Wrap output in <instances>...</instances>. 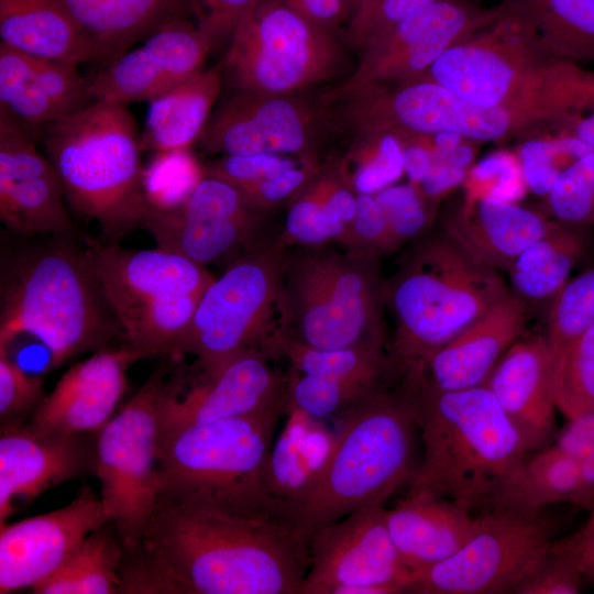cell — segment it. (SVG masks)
Masks as SVG:
<instances>
[{
  "instance_id": "1",
  "label": "cell",
  "mask_w": 594,
  "mask_h": 594,
  "mask_svg": "<svg viewBox=\"0 0 594 594\" xmlns=\"http://www.w3.org/2000/svg\"><path fill=\"white\" fill-rule=\"evenodd\" d=\"M308 538L288 519L158 494L141 547L124 553L119 593L299 594Z\"/></svg>"
},
{
  "instance_id": "2",
  "label": "cell",
  "mask_w": 594,
  "mask_h": 594,
  "mask_svg": "<svg viewBox=\"0 0 594 594\" xmlns=\"http://www.w3.org/2000/svg\"><path fill=\"white\" fill-rule=\"evenodd\" d=\"M1 243L0 349L21 333L40 340L56 369L111 346L122 327L78 232L16 234Z\"/></svg>"
},
{
  "instance_id": "3",
  "label": "cell",
  "mask_w": 594,
  "mask_h": 594,
  "mask_svg": "<svg viewBox=\"0 0 594 594\" xmlns=\"http://www.w3.org/2000/svg\"><path fill=\"white\" fill-rule=\"evenodd\" d=\"M415 398L425 453L408 492L441 496L470 512L504 509L529 453L490 389L442 391L416 371Z\"/></svg>"
},
{
  "instance_id": "4",
  "label": "cell",
  "mask_w": 594,
  "mask_h": 594,
  "mask_svg": "<svg viewBox=\"0 0 594 594\" xmlns=\"http://www.w3.org/2000/svg\"><path fill=\"white\" fill-rule=\"evenodd\" d=\"M498 9L491 25L448 48L424 77L476 105L536 113L559 128L592 108L594 72L552 54Z\"/></svg>"
},
{
  "instance_id": "5",
  "label": "cell",
  "mask_w": 594,
  "mask_h": 594,
  "mask_svg": "<svg viewBox=\"0 0 594 594\" xmlns=\"http://www.w3.org/2000/svg\"><path fill=\"white\" fill-rule=\"evenodd\" d=\"M512 294L498 270L441 229L414 240L382 283L394 321L389 355L397 373L425 371L435 351Z\"/></svg>"
},
{
  "instance_id": "6",
  "label": "cell",
  "mask_w": 594,
  "mask_h": 594,
  "mask_svg": "<svg viewBox=\"0 0 594 594\" xmlns=\"http://www.w3.org/2000/svg\"><path fill=\"white\" fill-rule=\"evenodd\" d=\"M338 430L330 457L310 490L287 512L309 540L318 528L361 507L386 502L413 466L417 425L415 374L395 389L385 386L336 417Z\"/></svg>"
},
{
  "instance_id": "7",
  "label": "cell",
  "mask_w": 594,
  "mask_h": 594,
  "mask_svg": "<svg viewBox=\"0 0 594 594\" xmlns=\"http://www.w3.org/2000/svg\"><path fill=\"white\" fill-rule=\"evenodd\" d=\"M140 135L127 105L101 100L41 128L67 205L99 224L103 243H119L147 213Z\"/></svg>"
},
{
  "instance_id": "8",
  "label": "cell",
  "mask_w": 594,
  "mask_h": 594,
  "mask_svg": "<svg viewBox=\"0 0 594 594\" xmlns=\"http://www.w3.org/2000/svg\"><path fill=\"white\" fill-rule=\"evenodd\" d=\"M283 414L276 408L191 424L162 438L160 494L241 515L288 519L267 476L272 438Z\"/></svg>"
},
{
  "instance_id": "9",
  "label": "cell",
  "mask_w": 594,
  "mask_h": 594,
  "mask_svg": "<svg viewBox=\"0 0 594 594\" xmlns=\"http://www.w3.org/2000/svg\"><path fill=\"white\" fill-rule=\"evenodd\" d=\"M382 283L375 255L328 244L285 249L278 343L385 349Z\"/></svg>"
},
{
  "instance_id": "10",
  "label": "cell",
  "mask_w": 594,
  "mask_h": 594,
  "mask_svg": "<svg viewBox=\"0 0 594 594\" xmlns=\"http://www.w3.org/2000/svg\"><path fill=\"white\" fill-rule=\"evenodd\" d=\"M285 249L278 237L267 235L228 264L200 297L168 358L195 356L202 376L249 350L275 359Z\"/></svg>"
},
{
  "instance_id": "11",
  "label": "cell",
  "mask_w": 594,
  "mask_h": 594,
  "mask_svg": "<svg viewBox=\"0 0 594 594\" xmlns=\"http://www.w3.org/2000/svg\"><path fill=\"white\" fill-rule=\"evenodd\" d=\"M142 387L97 433L95 475L124 553L140 549L160 494L158 436L177 359L165 356Z\"/></svg>"
},
{
  "instance_id": "12",
  "label": "cell",
  "mask_w": 594,
  "mask_h": 594,
  "mask_svg": "<svg viewBox=\"0 0 594 594\" xmlns=\"http://www.w3.org/2000/svg\"><path fill=\"white\" fill-rule=\"evenodd\" d=\"M341 59L330 31L282 0H257L220 62L237 91L293 95L332 77Z\"/></svg>"
},
{
  "instance_id": "13",
  "label": "cell",
  "mask_w": 594,
  "mask_h": 594,
  "mask_svg": "<svg viewBox=\"0 0 594 594\" xmlns=\"http://www.w3.org/2000/svg\"><path fill=\"white\" fill-rule=\"evenodd\" d=\"M345 116L360 133H451L474 142L503 141L551 125L536 113L476 105L425 77L362 86L348 98Z\"/></svg>"
},
{
  "instance_id": "14",
  "label": "cell",
  "mask_w": 594,
  "mask_h": 594,
  "mask_svg": "<svg viewBox=\"0 0 594 594\" xmlns=\"http://www.w3.org/2000/svg\"><path fill=\"white\" fill-rule=\"evenodd\" d=\"M481 516L479 530L455 553L411 572L409 593H512L548 554L553 525L541 512Z\"/></svg>"
},
{
  "instance_id": "15",
  "label": "cell",
  "mask_w": 594,
  "mask_h": 594,
  "mask_svg": "<svg viewBox=\"0 0 594 594\" xmlns=\"http://www.w3.org/2000/svg\"><path fill=\"white\" fill-rule=\"evenodd\" d=\"M85 240L123 342L154 328L190 297L201 296L215 279L205 266L157 246L130 250Z\"/></svg>"
},
{
  "instance_id": "16",
  "label": "cell",
  "mask_w": 594,
  "mask_h": 594,
  "mask_svg": "<svg viewBox=\"0 0 594 594\" xmlns=\"http://www.w3.org/2000/svg\"><path fill=\"white\" fill-rule=\"evenodd\" d=\"M498 13L497 4L485 8L472 0H436L414 11L362 47L358 67L332 97L369 84L422 78L448 48L491 25Z\"/></svg>"
},
{
  "instance_id": "17",
  "label": "cell",
  "mask_w": 594,
  "mask_h": 594,
  "mask_svg": "<svg viewBox=\"0 0 594 594\" xmlns=\"http://www.w3.org/2000/svg\"><path fill=\"white\" fill-rule=\"evenodd\" d=\"M265 213L234 185L206 175L178 207L147 211L142 227L153 235L157 248L205 267L228 265L270 235Z\"/></svg>"
},
{
  "instance_id": "18",
  "label": "cell",
  "mask_w": 594,
  "mask_h": 594,
  "mask_svg": "<svg viewBox=\"0 0 594 594\" xmlns=\"http://www.w3.org/2000/svg\"><path fill=\"white\" fill-rule=\"evenodd\" d=\"M385 502L372 503L316 529L308 540L310 566L299 594H345L354 586L409 593L411 572L389 535Z\"/></svg>"
},
{
  "instance_id": "19",
  "label": "cell",
  "mask_w": 594,
  "mask_h": 594,
  "mask_svg": "<svg viewBox=\"0 0 594 594\" xmlns=\"http://www.w3.org/2000/svg\"><path fill=\"white\" fill-rule=\"evenodd\" d=\"M272 358L249 350L227 362L216 374L189 388L178 370L175 385L161 410L158 441L191 424L254 415L287 406V381L270 364Z\"/></svg>"
},
{
  "instance_id": "20",
  "label": "cell",
  "mask_w": 594,
  "mask_h": 594,
  "mask_svg": "<svg viewBox=\"0 0 594 594\" xmlns=\"http://www.w3.org/2000/svg\"><path fill=\"white\" fill-rule=\"evenodd\" d=\"M110 518L100 495L82 487L55 510L0 525V594L33 587L69 560Z\"/></svg>"
},
{
  "instance_id": "21",
  "label": "cell",
  "mask_w": 594,
  "mask_h": 594,
  "mask_svg": "<svg viewBox=\"0 0 594 594\" xmlns=\"http://www.w3.org/2000/svg\"><path fill=\"white\" fill-rule=\"evenodd\" d=\"M31 128L0 107V220L16 234L77 232L56 170Z\"/></svg>"
},
{
  "instance_id": "22",
  "label": "cell",
  "mask_w": 594,
  "mask_h": 594,
  "mask_svg": "<svg viewBox=\"0 0 594 594\" xmlns=\"http://www.w3.org/2000/svg\"><path fill=\"white\" fill-rule=\"evenodd\" d=\"M316 114L293 95L237 91L210 116L197 143L223 155L314 157Z\"/></svg>"
},
{
  "instance_id": "23",
  "label": "cell",
  "mask_w": 594,
  "mask_h": 594,
  "mask_svg": "<svg viewBox=\"0 0 594 594\" xmlns=\"http://www.w3.org/2000/svg\"><path fill=\"white\" fill-rule=\"evenodd\" d=\"M89 77L95 100L128 105L154 97L204 69L213 48L189 19L172 21Z\"/></svg>"
},
{
  "instance_id": "24",
  "label": "cell",
  "mask_w": 594,
  "mask_h": 594,
  "mask_svg": "<svg viewBox=\"0 0 594 594\" xmlns=\"http://www.w3.org/2000/svg\"><path fill=\"white\" fill-rule=\"evenodd\" d=\"M142 360L129 345L108 346L72 365L24 426L51 436L98 433L127 389V371Z\"/></svg>"
},
{
  "instance_id": "25",
  "label": "cell",
  "mask_w": 594,
  "mask_h": 594,
  "mask_svg": "<svg viewBox=\"0 0 594 594\" xmlns=\"http://www.w3.org/2000/svg\"><path fill=\"white\" fill-rule=\"evenodd\" d=\"M0 431V525L18 510V501L95 474L97 433L38 435L24 426Z\"/></svg>"
},
{
  "instance_id": "26",
  "label": "cell",
  "mask_w": 594,
  "mask_h": 594,
  "mask_svg": "<svg viewBox=\"0 0 594 594\" xmlns=\"http://www.w3.org/2000/svg\"><path fill=\"white\" fill-rule=\"evenodd\" d=\"M528 453L548 446L556 428L553 359L546 334L522 336L502 355L486 383Z\"/></svg>"
},
{
  "instance_id": "27",
  "label": "cell",
  "mask_w": 594,
  "mask_h": 594,
  "mask_svg": "<svg viewBox=\"0 0 594 594\" xmlns=\"http://www.w3.org/2000/svg\"><path fill=\"white\" fill-rule=\"evenodd\" d=\"M95 101L77 65L19 52L0 42V107L33 128L68 117Z\"/></svg>"
},
{
  "instance_id": "28",
  "label": "cell",
  "mask_w": 594,
  "mask_h": 594,
  "mask_svg": "<svg viewBox=\"0 0 594 594\" xmlns=\"http://www.w3.org/2000/svg\"><path fill=\"white\" fill-rule=\"evenodd\" d=\"M527 320V302L512 294L435 351L426 362V376L442 391L483 386L522 336Z\"/></svg>"
},
{
  "instance_id": "29",
  "label": "cell",
  "mask_w": 594,
  "mask_h": 594,
  "mask_svg": "<svg viewBox=\"0 0 594 594\" xmlns=\"http://www.w3.org/2000/svg\"><path fill=\"white\" fill-rule=\"evenodd\" d=\"M550 221L513 201L464 199L447 212L441 230L481 262L509 271L515 260L548 229Z\"/></svg>"
},
{
  "instance_id": "30",
  "label": "cell",
  "mask_w": 594,
  "mask_h": 594,
  "mask_svg": "<svg viewBox=\"0 0 594 594\" xmlns=\"http://www.w3.org/2000/svg\"><path fill=\"white\" fill-rule=\"evenodd\" d=\"M393 543L414 572L455 553L480 528L482 516L441 496L408 492L386 512Z\"/></svg>"
},
{
  "instance_id": "31",
  "label": "cell",
  "mask_w": 594,
  "mask_h": 594,
  "mask_svg": "<svg viewBox=\"0 0 594 594\" xmlns=\"http://www.w3.org/2000/svg\"><path fill=\"white\" fill-rule=\"evenodd\" d=\"M108 64L167 23L194 16L191 0H53Z\"/></svg>"
},
{
  "instance_id": "32",
  "label": "cell",
  "mask_w": 594,
  "mask_h": 594,
  "mask_svg": "<svg viewBox=\"0 0 594 594\" xmlns=\"http://www.w3.org/2000/svg\"><path fill=\"white\" fill-rule=\"evenodd\" d=\"M219 62L148 101L142 152L190 148L207 124L223 84Z\"/></svg>"
},
{
  "instance_id": "33",
  "label": "cell",
  "mask_w": 594,
  "mask_h": 594,
  "mask_svg": "<svg viewBox=\"0 0 594 594\" xmlns=\"http://www.w3.org/2000/svg\"><path fill=\"white\" fill-rule=\"evenodd\" d=\"M0 37L41 58L74 65L95 61L84 34L53 0H0Z\"/></svg>"
},
{
  "instance_id": "34",
  "label": "cell",
  "mask_w": 594,
  "mask_h": 594,
  "mask_svg": "<svg viewBox=\"0 0 594 594\" xmlns=\"http://www.w3.org/2000/svg\"><path fill=\"white\" fill-rule=\"evenodd\" d=\"M286 421L271 449L267 476L274 497L288 512L314 485L336 441L321 419L298 409L286 411Z\"/></svg>"
},
{
  "instance_id": "35",
  "label": "cell",
  "mask_w": 594,
  "mask_h": 594,
  "mask_svg": "<svg viewBox=\"0 0 594 594\" xmlns=\"http://www.w3.org/2000/svg\"><path fill=\"white\" fill-rule=\"evenodd\" d=\"M587 227L550 221L509 268L512 293L527 301L551 299L586 253Z\"/></svg>"
},
{
  "instance_id": "36",
  "label": "cell",
  "mask_w": 594,
  "mask_h": 594,
  "mask_svg": "<svg viewBox=\"0 0 594 594\" xmlns=\"http://www.w3.org/2000/svg\"><path fill=\"white\" fill-rule=\"evenodd\" d=\"M552 54L594 62V0H499Z\"/></svg>"
},
{
  "instance_id": "37",
  "label": "cell",
  "mask_w": 594,
  "mask_h": 594,
  "mask_svg": "<svg viewBox=\"0 0 594 594\" xmlns=\"http://www.w3.org/2000/svg\"><path fill=\"white\" fill-rule=\"evenodd\" d=\"M124 550L114 525L91 531L77 552L31 590L35 594H116Z\"/></svg>"
},
{
  "instance_id": "38",
  "label": "cell",
  "mask_w": 594,
  "mask_h": 594,
  "mask_svg": "<svg viewBox=\"0 0 594 594\" xmlns=\"http://www.w3.org/2000/svg\"><path fill=\"white\" fill-rule=\"evenodd\" d=\"M275 355L285 356L294 372L346 383L384 386L393 376H399L385 349H319L282 340Z\"/></svg>"
},
{
  "instance_id": "39",
  "label": "cell",
  "mask_w": 594,
  "mask_h": 594,
  "mask_svg": "<svg viewBox=\"0 0 594 594\" xmlns=\"http://www.w3.org/2000/svg\"><path fill=\"white\" fill-rule=\"evenodd\" d=\"M581 485L576 462L556 443L527 455L522 476L503 510L539 513L544 507L575 504Z\"/></svg>"
},
{
  "instance_id": "40",
  "label": "cell",
  "mask_w": 594,
  "mask_h": 594,
  "mask_svg": "<svg viewBox=\"0 0 594 594\" xmlns=\"http://www.w3.org/2000/svg\"><path fill=\"white\" fill-rule=\"evenodd\" d=\"M337 166L356 195H375L404 174L400 140L389 132L358 133Z\"/></svg>"
},
{
  "instance_id": "41",
  "label": "cell",
  "mask_w": 594,
  "mask_h": 594,
  "mask_svg": "<svg viewBox=\"0 0 594 594\" xmlns=\"http://www.w3.org/2000/svg\"><path fill=\"white\" fill-rule=\"evenodd\" d=\"M206 176L190 148L154 152L144 166L143 193L147 211H167L182 205Z\"/></svg>"
},
{
  "instance_id": "42",
  "label": "cell",
  "mask_w": 594,
  "mask_h": 594,
  "mask_svg": "<svg viewBox=\"0 0 594 594\" xmlns=\"http://www.w3.org/2000/svg\"><path fill=\"white\" fill-rule=\"evenodd\" d=\"M553 392L568 419L594 413V323L553 360Z\"/></svg>"
},
{
  "instance_id": "43",
  "label": "cell",
  "mask_w": 594,
  "mask_h": 594,
  "mask_svg": "<svg viewBox=\"0 0 594 594\" xmlns=\"http://www.w3.org/2000/svg\"><path fill=\"white\" fill-rule=\"evenodd\" d=\"M594 323V265L551 298L546 338L554 360Z\"/></svg>"
},
{
  "instance_id": "44",
  "label": "cell",
  "mask_w": 594,
  "mask_h": 594,
  "mask_svg": "<svg viewBox=\"0 0 594 594\" xmlns=\"http://www.w3.org/2000/svg\"><path fill=\"white\" fill-rule=\"evenodd\" d=\"M384 386L346 383L292 371L287 380L288 409H298L316 419L338 417Z\"/></svg>"
},
{
  "instance_id": "45",
  "label": "cell",
  "mask_w": 594,
  "mask_h": 594,
  "mask_svg": "<svg viewBox=\"0 0 594 594\" xmlns=\"http://www.w3.org/2000/svg\"><path fill=\"white\" fill-rule=\"evenodd\" d=\"M546 197L554 220L582 227L594 223V150L566 166Z\"/></svg>"
},
{
  "instance_id": "46",
  "label": "cell",
  "mask_w": 594,
  "mask_h": 594,
  "mask_svg": "<svg viewBox=\"0 0 594 594\" xmlns=\"http://www.w3.org/2000/svg\"><path fill=\"white\" fill-rule=\"evenodd\" d=\"M314 178L289 201L284 229L278 237L284 246L326 245L339 241L345 232V228L326 210Z\"/></svg>"
},
{
  "instance_id": "47",
  "label": "cell",
  "mask_w": 594,
  "mask_h": 594,
  "mask_svg": "<svg viewBox=\"0 0 594 594\" xmlns=\"http://www.w3.org/2000/svg\"><path fill=\"white\" fill-rule=\"evenodd\" d=\"M374 197L385 215L396 249L426 233L433 220V202L410 183L391 185Z\"/></svg>"
},
{
  "instance_id": "48",
  "label": "cell",
  "mask_w": 594,
  "mask_h": 594,
  "mask_svg": "<svg viewBox=\"0 0 594 594\" xmlns=\"http://www.w3.org/2000/svg\"><path fill=\"white\" fill-rule=\"evenodd\" d=\"M588 151L591 148L565 133L559 139L525 143L520 163L526 184L534 193L547 196L559 174Z\"/></svg>"
},
{
  "instance_id": "49",
  "label": "cell",
  "mask_w": 594,
  "mask_h": 594,
  "mask_svg": "<svg viewBox=\"0 0 594 594\" xmlns=\"http://www.w3.org/2000/svg\"><path fill=\"white\" fill-rule=\"evenodd\" d=\"M45 396L43 377L28 374L0 350V429L25 426Z\"/></svg>"
},
{
  "instance_id": "50",
  "label": "cell",
  "mask_w": 594,
  "mask_h": 594,
  "mask_svg": "<svg viewBox=\"0 0 594 594\" xmlns=\"http://www.w3.org/2000/svg\"><path fill=\"white\" fill-rule=\"evenodd\" d=\"M358 206L354 219L338 241L348 252L378 256L394 251L387 220L374 195H356Z\"/></svg>"
},
{
  "instance_id": "51",
  "label": "cell",
  "mask_w": 594,
  "mask_h": 594,
  "mask_svg": "<svg viewBox=\"0 0 594 594\" xmlns=\"http://www.w3.org/2000/svg\"><path fill=\"white\" fill-rule=\"evenodd\" d=\"M315 157L302 158L297 165L272 174L255 183L237 187L256 209L268 212L278 205L292 200L318 174Z\"/></svg>"
},
{
  "instance_id": "52",
  "label": "cell",
  "mask_w": 594,
  "mask_h": 594,
  "mask_svg": "<svg viewBox=\"0 0 594 594\" xmlns=\"http://www.w3.org/2000/svg\"><path fill=\"white\" fill-rule=\"evenodd\" d=\"M556 444L576 462L581 485L574 506L588 510L594 505V413L570 418Z\"/></svg>"
},
{
  "instance_id": "53",
  "label": "cell",
  "mask_w": 594,
  "mask_h": 594,
  "mask_svg": "<svg viewBox=\"0 0 594 594\" xmlns=\"http://www.w3.org/2000/svg\"><path fill=\"white\" fill-rule=\"evenodd\" d=\"M297 164L293 157L279 154L223 155L211 162L205 169L208 176L241 187Z\"/></svg>"
},
{
  "instance_id": "54",
  "label": "cell",
  "mask_w": 594,
  "mask_h": 594,
  "mask_svg": "<svg viewBox=\"0 0 594 594\" xmlns=\"http://www.w3.org/2000/svg\"><path fill=\"white\" fill-rule=\"evenodd\" d=\"M583 576L568 557L550 548L542 562L512 594H576L581 592Z\"/></svg>"
},
{
  "instance_id": "55",
  "label": "cell",
  "mask_w": 594,
  "mask_h": 594,
  "mask_svg": "<svg viewBox=\"0 0 594 594\" xmlns=\"http://www.w3.org/2000/svg\"><path fill=\"white\" fill-rule=\"evenodd\" d=\"M257 0H191L198 28L213 47L229 44L244 16Z\"/></svg>"
},
{
  "instance_id": "56",
  "label": "cell",
  "mask_w": 594,
  "mask_h": 594,
  "mask_svg": "<svg viewBox=\"0 0 594 594\" xmlns=\"http://www.w3.org/2000/svg\"><path fill=\"white\" fill-rule=\"evenodd\" d=\"M436 0H374L349 21L351 40L363 47L396 22Z\"/></svg>"
},
{
  "instance_id": "57",
  "label": "cell",
  "mask_w": 594,
  "mask_h": 594,
  "mask_svg": "<svg viewBox=\"0 0 594 594\" xmlns=\"http://www.w3.org/2000/svg\"><path fill=\"white\" fill-rule=\"evenodd\" d=\"M515 162L503 155L491 156L472 169L466 199L496 198L509 200L517 193V167ZM465 179V180H466Z\"/></svg>"
},
{
  "instance_id": "58",
  "label": "cell",
  "mask_w": 594,
  "mask_h": 594,
  "mask_svg": "<svg viewBox=\"0 0 594 594\" xmlns=\"http://www.w3.org/2000/svg\"><path fill=\"white\" fill-rule=\"evenodd\" d=\"M586 521L573 535L553 541L551 548L568 557L584 576L594 580V505Z\"/></svg>"
},
{
  "instance_id": "59",
  "label": "cell",
  "mask_w": 594,
  "mask_h": 594,
  "mask_svg": "<svg viewBox=\"0 0 594 594\" xmlns=\"http://www.w3.org/2000/svg\"><path fill=\"white\" fill-rule=\"evenodd\" d=\"M282 1L309 21L330 32L346 19H351L352 15L349 0Z\"/></svg>"
},
{
  "instance_id": "60",
  "label": "cell",
  "mask_w": 594,
  "mask_h": 594,
  "mask_svg": "<svg viewBox=\"0 0 594 594\" xmlns=\"http://www.w3.org/2000/svg\"><path fill=\"white\" fill-rule=\"evenodd\" d=\"M466 176V168L442 162H432L429 172L416 187L428 200L435 202L464 183Z\"/></svg>"
},
{
  "instance_id": "61",
  "label": "cell",
  "mask_w": 594,
  "mask_h": 594,
  "mask_svg": "<svg viewBox=\"0 0 594 594\" xmlns=\"http://www.w3.org/2000/svg\"><path fill=\"white\" fill-rule=\"evenodd\" d=\"M395 134V133H394ZM403 147L404 173L410 184L418 185L432 165V151L426 135L395 134Z\"/></svg>"
},
{
  "instance_id": "62",
  "label": "cell",
  "mask_w": 594,
  "mask_h": 594,
  "mask_svg": "<svg viewBox=\"0 0 594 594\" xmlns=\"http://www.w3.org/2000/svg\"><path fill=\"white\" fill-rule=\"evenodd\" d=\"M562 129L565 134L594 150V106L569 121Z\"/></svg>"
},
{
  "instance_id": "63",
  "label": "cell",
  "mask_w": 594,
  "mask_h": 594,
  "mask_svg": "<svg viewBox=\"0 0 594 594\" xmlns=\"http://www.w3.org/2000/svg\"><path fill=\"white\" fill-rule=\"evenodd\" d=\"M374 0H349L350 2V6H351V10H352V15H351V19L360 13L361 11H363L365 8H367ZM350 19V20H351Z\"/></svg>"
}]
</instances>
